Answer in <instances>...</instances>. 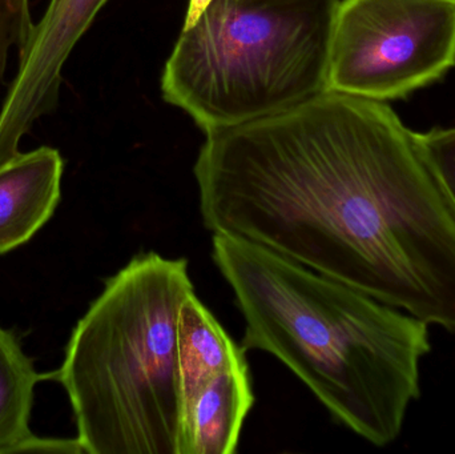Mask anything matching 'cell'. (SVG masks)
<instances>
[{
	"label": "cell",
	"instance_id": "1",
	"mask_svg": "<svg viewBox=\"0 0 455 454\" xmlns=\"http://www.w3.org/2000/svg\"><path fill=\"white\" fill-rule=\"evenodd\" d=\"M205 136L194 172L208 231L455 335V216L387 103L323 92Z\"/></svg>",
	"mask_w": 455,
	"mask_h": 454
},
{
	"label": "cell",
	"instance_id": "2",
	"mask_svg": "<svg viewBox=\"0 0 455 454\" xmlns=\"http://www.w3.org/2000/svg\"><path fill=\"white\" fill-rule=\"evenodd\" d=\"M212 259L245 322L243 351L275 356L371 445L398 439L421 394L427 323L237 237L213 235Z\"/></svg>",
	"mask_w": 455,
	"mask_h": 454
},
{
	"label": "cell",
	"instance_id": "3",
	"mask_svg": "<svg viewBox=\"0 0 455 454\" xmlns=\"http://www.w3.org/2000/svg\"><path fill=\"white\" fill-rule=\"evenodd\" d=\"M192 293L187 259L139 253L77 322L52 376L85 454H183L179 316Z\"/></svg>",
	"mask_w": 455,
	"mask_h": 454
},
{
	"label": "cell",
	"instance_id": "4",
	"mask_svg": "<svg viewBox=\"0 0 455 454\" xmlns=\"http://www.w3.org/2000/svg\"><path fill=\"white\" fill-rule=\"evenodd\" d=\"M339 0H212L181 29L163 99L205 133L273 116L326 92Z\"/></svg>",
	"mask_w": 455,
	"mask_h": 454
},
{
	"label": "cell",
	"instance_id": "5",
	"mask_svg": "<svg viewBox=\"0 0 455 454\" xmlns=\"http://www.w3.org/2000/svg\"><path fill=\"white\" fill-rule=\"evenodd\" d=\"M455 66V0H339L326 92L387 103Z\"/></svg>",
	"mask_w": 455,
	"mask_h": 454
},
{
	"label": "cell",
	"instance_id": "6",
	"mask_svg": "<svg viewBox=\"0 0 455 454\" xmlns=\"http://www.w3.org/2000/svg\"><path fill=\"white\" fill-rule=\"evenodd\" d=\"M108 0H50L35 23L0 108V164L18 155L24 136L55 112L63 68Z\"/></svg>",
	"mask_w": 455,
	"mask_h": 454
},
{
	"label": "cell",
	"instance_id": "7",
	"mask_svg": "<svg viewBox=\"0 0 455 454\" xmlns=\"http://www.w3.org/2000/svg\"><path fill=\"white\" fill-rule=\"evenodd\" d=\"M64 160L52 147L19 152L0 164V255L26 244L55 212Z\"/></svg>",
	"mask_w": 455,
	"mask_h": 454
},
{
	"label": "cell",
	"instance_id": "8",
	"mask_svg": "<svg viewBox=\"0 0 455 454\" xmlns=\"http://www.w3.org/2000/svg\"><path fill=\"white\" fill-rule=\"evenodd\" d=\"M253 404L249 367L224 370L205 381L184 412L183 454L237 452Z\"/></svg>",
	"mask_w": 455,
	"mask_h": 454
},
{
	"label": "cell",
	"instance_id": "9",
	"mask_svg": "<svg viewBox=\"0 0 455 454\" xmlns=\"http://www.w3.org/2000/svg\"><path fill=\"white\" fill-rule=\"evenodd\" d=\"M179 354L184 412L189 400L205 381L224 370L248 368L243 346H238L227 335L220 323L200 301L196 293H192L181 307Z\"/></svg>",
	"mask_w": 455,
	"mask_h": 454
},
{
	"label": "cell",
	"instance_id": "10",
	"mask_svg": "<svg viewBox=\"0 0 455 454\" xmlns=\"http://www.w3.org/2000/svg\"><path fill=\"white\" fill-rule=\"evenodd\" d=\"M47 376L35 370L11 331L0 327V454H15L34 436L29 429L35 386Z\"/></svg>",
	"mask_w": 455,
	"mask_h": 454
},
{
	"label": "cell",
	"instance_id": "11",
	"mask_svg": "<svg viewBox=\"0 0 455 454\" xmlns=\"http://www.w3.org/2000/svg\"><path fill=\"white\" fill-rule=\"evenodd\" d=\"M417 139L455 216V125L417 132Z\"/></svg>",
	"mask_w": 455,
	"mask_h": 454
},
{
	"label": "cell",
	"instance_id": "12",
	"mask_svg": "<svg viewBox=\"0 0 455 454\" xmlns=\"http://www.w3.org/2000/svg\"><path fill=\"white\" fill-rule=\"evenodd\" d=\"M35 23L29 0H0V80L4 79L11 53L26 48Z\"/></svg>",
	"mask_w": 455,
	"mask_h": 454
},
{
	"label": "cell",
	"instance_id": "13",
	"mask_svg": "<svg viewBox=\"0 0 455 454\" xmlns=\"http://www.w3.org/2000/svg\"><path fill=\"white\" fill-rule=\"evenodd\" d=\"M18 453H84L77 437L75 439H45L32 436L27 440Z\"/></svg>",
	"mask_w": 455,
	"mask_h": 454
},
{
	"label": "cell",
	"instance_id": "14",
	"mask_svg": "<svg viewBox=\"0 0 455 454\" xmlns=\"http://www.w3.org/2000/svg\"><path fill=\"white\" fill-rule=\"evenodd\" d=\"M212 0H189L188 10H187L186 20H184L183 29L191 28L200 16L203 15L208 5Z\"/></svg>",
	"mask_w": 455,
	"mask_h": 454
}]
</instances>
